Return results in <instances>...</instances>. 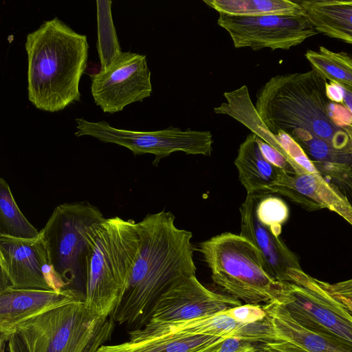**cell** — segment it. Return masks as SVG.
<instances>
[{
    "label": "cell",
    "mask_w": 352,
    "mask_h": 352,
    "mask_svg": "<svg viewBox=\"0 0 352 352\" xmlns=\"http://www.w3.org/2000/svg\"><path fill=\"white\" fill-rule=\"evenodd\" d=\"M136 224L139 250L122 296L111 316L129 331L146 325L160 298L196 272L192 234L177 228L170 212L148 214Z\"/></svg>",
    "instance_id": "cell-1"
},
{
    "label": "cell",
    "mask_w": 352,
    "mask_h": 352,
    "mask_svg": "<svg viewBox=\"0 0 352 352\" xmlns=\"http://www.w3.org/2000/svg\"><path fill=\"white\" fill-rule=\"evenodd\" d=\"M87 36L55 16L26 37L28 100L48 112L80 101V80L88 62Z\"/></svg>",
    "instance_id": "cell-2"
},
{
    "label": "cell",
    "mask_w": 352,
    "mask_h": 352,
    "mask_svg": "<svg viewBox=\"0 0 352 352\" xmlns=\"http://www.w3.org/2000/svg\"><path fill=\"white\" fill-rule=\"evenodd\" d=\"M327 84L313 69L277 75L258 89L255 108L274 135L278 131L302 130L337 148L351 151L349 135L336 116L344 105L329 100Z\"/></svg>",
    "instance_id": "cell-3"
},
{
    "label": "cell",
    "mask_w": 352,
    "mask_h": 352,
    "mask_svg": "<svg viewBox=\"0 0 352 352\" xmlns=\"http://www.w3.org/2000/svg\"><path fill=\"white\" fill-rule=\"evenodd\" d=\"M86 308L111 317L124 291L140 248L137 224L114 217L92 225L86 233Z\"/></svg>",
    "instance_id": "cell-4"
},
{
    "label": "cell",
    "mask_w": 352,
    "mask_h": 352,
    "mask_svg": "<svg viewBox=\"0 0 352 352\" xmlns=\"http://www.w3.org/2000/svg\"><path fill=\"white\" fill-rule=\"evenodd\" d=\"M212 279L229 296L246 304L276 302L285 282L267 272L259 250L248 239L231 232L216 235L199 244Z\"/></svg>",
    "instance_id": "cell-5"
},
{
    "label": "cell",
    "mask_w": 352,
    "mask_h": 352,
    "mask_svg": "<svg viewBox=\"0 0 352 352\" xmlns=\"http://www.w3.org/2000/svg\"><path fill=\"white\" fill-rule=\"evenodd\" d=\"M115 322L89 311L85 301L64 305L14 330L28 352H97L111 338Z\"/></svg>",
    "instance_id": "cell-6"
},
{
    "label": "cell",
    "mask_w": 352,
    "mask_h": 352,
    "mask_svg": "<svg viewBox=\"0 0 352 352\" xmlns=\"http://www.w3.org/2000/svg\"><path fill=\"white\" fill-rule=\"evenodd\" d=\"M105 219L87 201L57 206L40 235L45 243L52 272L63 289L84 293L86 283V233ZM85 294V293H84Z\"/></svg>",
    "instance_id": "cell-7"
},
{
    "label": "cell",
    "mask_w": 352,
    "mask_h": 352,
    "mask_svg": "<svg viewBox=\"0 0 352 352\" xmlns=\"http://www.w3.org/2000/svg\"><path fill=\"white\" fill-rule=\"evenodd\" d=\"M276 302L306 329L352 343V313L326 292L318 280L304 272L296 283L285 282Z\"/></svg>",
    "instance_id": "cell-8"
},
{
    "label": "cell",
    "mask_w": 352,
    "mask_h": 352,
    "mask_svg": "<svg viewBox=\"0 0 352 352\" xmlns=\"http://www.w3.org/2000/svg\"><path fill=\"white\" fill-rule=\"evenodd\" d=\"M217 23L230 34L235 48L287 50L318 34L307 16H236L219 13Z\"/></svg>",
    "instance_id": "cell-9"
},
{
    "label": "cell",
    "mask_w": 352,
    "mask_h": 352,
    "mask_svg": "<svg viewBox=\"0 0 352 352\" xmlns=\"http://www.w3.org/2000/svg\"><path fill=\"white\" fill-rule=\"evenodd\" d=\"M151 77L145 55L122 52L107 69L92 75L91 95L104 113L121 111L150 97Z\"/></svg>",
    "instance_id": "cell-10"
},
{
    "label": "cell",
    "mask_w": 352,
    "mask_h": 352,
    "mask_svg": "<svg viewBox=\"0 0 352 352\" xmlns=\"http://www.w3.org/2000/svg\"><path fill=\"white\" fill-rule=\"evenodd\" d=\"M6 287L62 289L41 235L27 239L0 234V289Z\"/></svg>",
    "instance_id": "cell-11"
},
{
    "label": "cell",
    "mask_w": 352,
    "mask_h": 352,
    "mask_svg": "<svg viewBox=\"0 0 352 352\" xmlns=\"http://www.w3.org/2000/svg\"><path fill=\"white\" fill-rule=\"evenodd\" d=\"M241 305L235 298L208 289L195 275L166 292L155 305L148 322L169 324L208 317Z\"/></svg>",
    "instance_id": "cell-12"
},
{
    "label": "cell",
    "mask_w": 352,
    "mask_h": 352,
    "mask_svg": "<svg viewBox=\"0 0 352 352\" xmlns=\"http://www.w3.org/2000/svg\"><path fill=\"white\" fill-rule=\"evenodd\" d=\"M140 337H161L172 335L210 336L239 338L256 343L279 341L270 316L253 323L236 321L224 311L216 315L169 324L148 322L139 329L129 331Z\"/></svg>",
    "instance_id": "cell-13"
},
{
    "label": "cell",
    "mask_w": 352,
    "mask_h": 352,
    "mask_svg": "<svg viewBox=\"0 0 352 352\" xmlns=\"http://www.w3.org/2000/svg\"><path fill=\"white\" fill-rule=\"evenodd\" d=\"M265 195L247 194L241 204L240 235L250 241L260 252L267 274L276 280L294 283L302 272L296 256L279 236L263 225L256 215V206Z\"/></svg>",
    "instance_id": "cell-14"
},
{
    "label": "cell",
    "mask_w": 352,
    "mask_h": 352,
    "mask_svg": "<svg viewBox=\"0 0 352 352\" xmlns=\"http://www.w3.org/2000/svg\"><path fill=\"white\" fill-rule=\"evenodd\" d=\"M85 300L84 293L71 288L0 289L1 344L8 342L16 328L25 321L56 307Z\"/></svg>",
    "instance_id": "cell-15"
},
{
    "label": "cell",
    "mask_w": 352,
    "mask_h": 352,
    "mask_svg": "<svg viewBox=\"0 0 352 352\" xmlns=\"http://www.w3.org/2000/svg\"><path fill=\"white\" fill-rule=\"evenodd\" d=\"M269 193L283 195L294 201L316 208H327L352 225V205L348 199L320 174L302 170L294 175L284 173Z\"/></svg>",
    "instance_id": "cell-16"
},
{
    "label": "cell",
    "mask_w": 352,
    "mask_h": 352,
    "mask_svg": "<svg viewBox=\"0 0 352 352\" xmlns=\"http://www.w3.org/2000/svg\"><path fill=\"white\" fill-rule=\"evenodd\" d=\"M279 340L291 342L309 352H352V343L337 336L311 331L295 322L277 302L263 305Z\"/></svg>",
    "instance_id": "cell-17"
},
{
    "label": "cell",
    "mask_w": 352,
    "mask_h": 352,
    "mask_svg": "<svg viewBox=\"0 0 352 352\" xmlns=\"http://www.w3.org/2000/svg\"><path fill=\"white\" fill-rule=\"evenodd\" d=\"M129 340L120 344L102 345L97 352H219L222 337L172 335L144 338L128 333Z\"/></svg>",
    "instance_id": "cell-18"
},
{
    "label": "cell",
    "mask_w": 352,
    "mask_h": 352,
    "mask_svg": "<svg viewBox=\"0 0 352 352\" xmlns=\"http://www.w3.org/2000/svg\"><path fill=\"white\" fill-rule=\"evenodd\" d=\"M234 163L247 194L270 195V188L276 184L285 173L265 158L253 133H249L240 144Z\"/></svg>",
    "instance_id": "cell-19"
},
{
    "label": "cell",
    "mask_w": 352,
    "mask_h": 352,
    "mask_svg": "<svg viewBox=\"0 0 352 352\" xmlns=\"http://www.w3.org/2000/svg\"><path fill=\"white\" fill-rule=\"evenodd\" d=\"M318 34L352 44V1H297Z\"/></svg>",
    "instance_id": "cell-20"
},
{
    "label": "cell",
    "mask_w": 352,
    "mask_h": 352,
    "mask_svg": "<svg viewBox=\"0 0 352 352\" xmlns=\"http://www.w3.org/2000/svg\"><path fill=\"white\" fill-rule=\"evenodd\" d=\"M206 5L217 10L236 16L304 15L298 1L289 0H204Z\"/></svg>",
    "instance_id": "cell-21"
},
{
    "label": "cell",
    "mask_w": 352,
    "mask_h": 352,
    "mask_svg": "<svg viewBox=\"0 0 352 352\" xmlns=\"http://www.w3.org/2000/svg\"><path fill=\"white\" fill-rule=\"evenodd\" d=\"M305 56L320 75L330 82L352 89V55L333 52L324 46L308 50Z\"/></svg>",
    "instance_id": "cell-22"
},
{
    "label": "cell",
    "mask_w": 352,
    "mask_h": 352,
    "mask_svg": "<svg viewBox=\"0 0 352 352\" xmlns=\"http://www.w3.org/2000/svg\"><path fill=\"white\" fill-rule=\"evenodd\" d=\"M0 234L19 239H34L40 231L23 215L7 182L0 179Z\"/></svg>",
    "instance_id": "cell-23"
},
{
    "label": "cell",
    "mask_w": 352,
    "mask_h": 352,
    "mask_svg": "<svg viewBox=\"0 0 352 352\" xmlns=\"http://www.w3.org/2000/svg\"><path fill=\"white\" fill-rule=\"evenodd\" d=\"M314 163L345 164L352 167V151L339 149L331 143L302 130L288 133Z\"/></svg>",
    "instance_id": "cell-24"
},
{
    "label": "cell",
    "mask_w": 352,
    "mask_h": 352,
    "mask_svg": "<svg viewBox=\"0 0 352 352\" xmlns=\"http://www.w3.org/2000/svg\"><path fill=\"white\" fill-rule=\"evenodd\" d=\"M98 43L100 70L107 69L121 54L116 31L113 25L111 1H97Z\"/></svg>",
    "instance_id": "cell-25"
},
{
    "label": "cell",
    "mask_w": 352,
    "mask_h": 352,
    "mask_svg": "<svg viewBox=\"0 0 352 352\" xmlns=\"http://www.w3.org/2000/svg\"><path fill=\"white\" fill-rule=\"evenodd\" d=\"M256 215L263 225L279 236L282 225L288 219L289 209L285 202L279 197L265 195L258 202Z\"/></svg>",
    "instance_id": "cell-26"
},
{
    "label": "cell",
    "mask_w": 352,
    "mask_h": 352,
    "mask_svg": "<svg viewBox=\"0 0 352 352\" xmlns=\"http://www.w3.org/2000/svg\"><path fill=\"white\" fill-rule=\"evenodd\" d=\"M236 321L242 323H253L261 321L267 316L263 305L245 304L230 308L224 311Z\"/></svg>",
    "instance_id": "cell-27"
},
{
    "label": "cell",
    "mask_w": 352,
    "mask_h": 352,
    "mask_svg": "<svg viewBox=\"0 0 352 352\" xmlns=\"http://www.w3.org/2000/svg\"><path fill=\"white\" fill-rule=\"evenodd\" d=\"M256 142L262 154L268 162L289 175L295 174L293 167L285 155L257 136Z\"/></svg>",
    "instance_id": "cell-28"
},
{
    "label": "cell",
    "mask_w": 352,
    "mask_h": 352,
    "mask_svg": "<svg viewBox=\"0 0 352 352\" xmlns=\"http://www.w3.org/2000/svg\"><path fill=\"white\" fill-rule=\"evenodd\" d=\"M321 287L344 307L352 304V279L334 284L319 280Z\"/></svg>",
    "instance_id": "cell-29"
},
{
    "label": "cell",
    "mask_w": 352,
    "mask_h": 352,
    "mask_svg": "<svg viewBox=\"0 0 352 352\" xmlns=\"http://www.w3.org/2000/svg\"><path fill=\"white\" fill-rule=\"evenodd\" d=\"M259 347L263 352H309L306 349L286 340L261 343Z\"/></svg>",
    "instance_id": "cell-30"
},
{
    "label": "cell",
    "mask_w": 352,
    "mask_h": 352,
    "mask_svg": "<svg viewBox=\"0 0 352 352\" xmlns=\"http://www.w3.org/2000/svg\"><path fill=\"white\" fill-rule=\"evenodd\" d=\"M327 94L330 100L334 102L342 103V91L340 85L330 82L327 86Z\"/></svg>",
    "instance_id": "cell-31"
},
{
    "label": "cell",
    "mask_w": 352,
    "mask_h": 352,
    "mask_svg": "<svg viewBox=\"0 0 352 352\" xmlns=\"http://www.w3.org/2000/svg\"><path fill=\"white\" fill-rule=\"evenodd\" d=\"M9 352H28L23 342L16 334H13L8 341Z\"/></svg>",
    "instance_id": "cell-32"
},
{
    "label": "cell",
    "mask_w": 352,
    "mask_h": 352,
    "mask_svg": "<svg viewBox=\"0 0 352 352\" xmlns=\"http://www.w3.org/2000/svg\"><path fill=\"white\" fill-rule=\"evenodd\" d=\"M342 91V104L352 114V89L341 86Z\"/></svg>",
    "instance_id": "cell-33"
},
{
    "label": "cell",
    "mask_w": 352,
    "mask_h": 352,
    "mask_svg": "<svg viewBox=\"0 0 352 352\" xmlns=\"http://www.w3.org/2000/svg\"><path fill=\"white\" fill-rule=\"evenodd\" d=\"M343 128L346 131V133L349 135V138L350 140V146H351V149L352 151V124L345 126Z\"/></svg>",
    "instance_id": "cell-34"
},
{
    "label": "cell",
    "mask_w": 352,
    "mask_h": 352,
    "mask_svg": "<svg viewBox=\"0 0 352 352\" xmlns=\"http://www.w3.org/2000/svg\"><path fill=\"white\" fill-rule=\"evenodd\" d=\"M259 344H258L257 346H256L254 349H251V350H250V351H246V352H263V351L261 349V348L259 347Z\"/></svg>",
    "instance_id": "cell-35"
},
{
    "label": "cell",
    "mask_w": 352,
    "mask_h": 352,
    "mask_svg": "<svg viewBox=\"0 0 352 352\" xmlns=\"http://www.w3.org/2000/svg\"><path fill=\"white\" fill-rule=\"evenodd\" d=\"M345 308L352 313V304L346 306Z\"/></svg>",
    "instance_id": "cell-36"
}]
</instances>
